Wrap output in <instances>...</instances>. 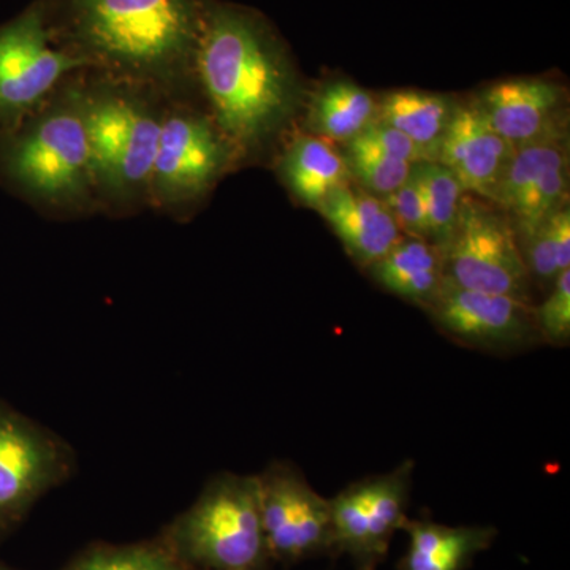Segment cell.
<instances>
[{"label":"cell","instance_id":"1","mask_svg":"<svg viewBox=\"0 0 570 570\" xmlns=\"http://www.w3.org/2000/svg\"><path fill=\"white\" fill-rule=\"evenodd\" d=\"M194 78L236 164L272 148L306 102L288 45L261 11L238 3H209Z\"/></svg>","mask_w":570,"mask_h":570},{"label":"cell","instance_id":"2","mask_svg":"<svg viewBox=\"0 0 570 570\" xmlns=\"http://www.w3.org/2000/svg\"><path fill=\"white\" fill-rule=\"evenodd\" d=\"M212 0H40L55 47L86 69L193 96L195 58Z\"/></svg>","mask_w":570,"mask_h":570},{"label":"cell","instance_id":"3","mask_svg":"<svg viewBox=\"0 0 570 570\" xmlns=\"http://www.w3.org/2000/svg\"><path fill=\"white\" fill-rule=\"evenodd\" d=\"M85 70L67 78L39 110L0 135V184L55 217L99 212L82 102Z\"/></svg>","mask_w":570,"mask_h":570},{"label":"cell","instance_id":"4","mask_svg":"<svg viewBox=\"0 0 570 570\" xmlns=\"http://www.w3.org/2000/svg\"><path fill=\"white\" fill-rule=\"evenodd\" d=\"M82 102L99 212L148 208L167 94L86 69Z\"/></svg>","mask_w":570,"mask_h":570},{"label":"cell","instance_id":"5","mask_svg":"<svg viewBox=\"0 0 570 570\" xmlns=\"http://www.w3.org/2000/svg\"><path fill=\"white\" fill-rule=\"evenodd\" d=\"M164 546L193 570H266L257 475L223 472L171 524Z\"/></svg>","mask_w":570,"mask_h":570},{"label":"cell","instance_id":"6","mask_svg":"<svg viewBox=\"0 0 570 570\" xmlns=\"http://www.w3.org/2000/svg\"><path fill=\"white\" fill-rule=\"evenodd\" d=\"M236 164L204 104L168 97L149 186V208L184 220L204 205Z\"/></svg>","mask_w":570,"mask_h":570},{"label":"cell","instance_id":"7","mask_svg":"<svg viewBox=\"0 0 570 570\" xmlns=\"http://www.w3.org/2000/svg\"><path fill=\"white\" fill-rule=\"evenodd\" d=\"M445 279L469 291L531 303V279L519 236L497 205L464 194L455 235L445 250Z\"/></svg>","mask_w":570,"mask_h":570},{"label":"cell","instance_id":"8","mask_svg":"<svg viewBox=\"0 0 570 570\" xmlns=\"http://www.w3.org/2000/svg\"><path fill=\"white\" fill-rule=\"evenodd\" d=\"M80 59L55 47L40 0L0 24V135L14 129L55 94L67 78L85 70Z\"/></svg>","mask_w":570,"mask_h":570},{"label":"cell","instance_id":"9","mask_svg":"<svg viewBox=\"0 0 570 570\" xmlns=\"http://www.w3.org/2000/svg\"><path fill=\"white\" fill-rule=\"evenodd\" d=\"M414 461L351 483L330 498L335 554H347L356 570H376L407 519Z\"/></svg>","mask_w":570,"mask_h":570},{"label":"cell","instance_id":"10","mask_svg":"<svg viewBox=\"0 0 570 570\" xmlns=\"http://www.w3.org/2000/svg\"><path fill=\"white\" fill-rule=\"evenodd\" d=\"M258 478L262 527L272 561L296 564L333 554L332 508L303 472L276 461Z\"/></svg>","mask_w":570,"mask_h":570},{"label":"cell","instance_id":"11","mask_svg":"<svg viewBox=\"0 0 570 570\" xmlns=\"http://www.w3.org/2000/svg\"><path fill=\"white\" fill-rule=\"evenodd\" d=\"M73 468L61 438L0 401V527L21 520Z\"/></svg>","mask_w":570,"mask_h":570},{"label":"cell","instance_id":"12","mask_svg":"<svg viewBox=\"0 0 570 570\" xmlns=\"http://www.w3.org/2000/svg\"><path fill=\"white\" fill-rule=\"evenodd\" d=\"M425 311L444 335L466 347L504 354L540 343L534 305L513 296L469 291L445 279Z\"/></svg>","mask_w":570,"mask_h":570},{"label":"cell","instance_id":"13","mask_svg":"<svg viewBox=\"0 0 570 570\" xmlns=\"http://www.w3.org/2000/svg\"><path fill=\"white\" fill-rule=\"evenodd\" d=\"M569 137L515 149L493 205L508 214L519 242L568 206Z\"/></svg>","mask_w":570,"mask_h":570},{"label":"cell","instance_id":"14","mask_svg":"<svg viewBox=\"0 0 570 570\" xmlns=\"http://www.w3.org/2000/svg\"><path fill=\"white\" fill-rule=\"evenodd\" d=\"M474 104L491 129L513 149L569 137L568 92L549 78L520 77L493 82L475 96Z\"/></svg>","mask_w":570,"mask_h":570},{"label":"cell","instance_id":"15","mask_svg":"<svg viewBox=\"0 0 570 570\" xmlns=\"http://www.w3.org/2000/svg\"><path fill=\"white\" fill-rule=\"evenodd\" d=\"M515 149L491 129L474 100L459 102L436 163L459 179L464 193L493 204Z\"/></svg>","mask_w":570,"mask_h":570},{"label":"cell","instance_id":"16","mask_svg":"<svg viewBox=\"0 0 570 570\" xmlns=\"http://www.w3.org/2000/svg\"><path fill=\"white\" fill-rule=\"evenodd\" d=\"M352 261L370 268L404 238L384 198L348 183L333 190L317 209Z\"/></svg>","mask_w":570,"mask_h":570},{"label":"cell","instance_id":"17","mask_svg":"<svg viewBox=\"0 0 570 570\" xmlns=\"http://www.w3.org/2000/svg\"><path fill=\"white\" fill-rule=\"evenodd\" d=\"M277 174L299 204L314 209L352 179L346 157L335 142L311 134L299 135L285 148Z\"/></svg>","mask_w":570,"mask_h":570},{"label":"cell","instance_id":"18","mask_svg":"<svg viewBox=\"0 0 570 570\" xmlns=\"http://www.w3.org/2000/svg\"><path fill=\"white\" fill-rule=\"evenodd\" d=\"M409 538L400 570H464L474 558L489 550L498 531L491 527H448L419 519L404 521Z\"/></svg>","mask_w":570,"mask_h":570},{"label":"cell","instance_id":"19","mask_svg":"<svg viewBox=\"0 0 570 570\" xmlns=\"http://www.w3.org/2000/svg\"><path fill=\"white\" fill-rule=\"evenodd\" d=\"M366 272L389 294L425 309L444 284L445 253L426 239L404 236Z\"/></svg>","mask_w":570,"mask_h":570},{"label":"cell","instance_id":"20","mask_svg":"<svg viewBox=\"0 0 570 570\" xmlns=\"http://www.w3.org/2000/svg\"><path fill=\"white\" fill-rule=\"evenodd\" d=\"M379 119V100L346 78L326 81L307 104V134L332 142H346L365 132Z\"/></svg>","mask_w":570,"mask_h":570},{"label":"cell","instance_id":"21","mask_svg":"<svg viewBox=\"0 0 570 570\" xmlns=\"http://www.w3.org/2000/svg\"><path fill=\"white\" fill-rule=\"evenodd\" d=\"M456 100L442 94L400 89L379 99V121L406 135L426 163H436Z\"/></svg>","mask_w":570,"mask_h":570},{"label":"cell","instance_id":"22","mask_svg":"<svg viewBox=\"0 0 570 570\" xmlns=\"http://www.w3.org/2000/svg\"><path fill=\"white\" fill-rule=\"evenodd\" d=\"M519 243L531 284L539 285L546 294L558 276L570 269L569 205Z\"/></svg>","mask_w":570,"mask_h":570},{"label":"cell","instance_id":"23","mask_svg":"<svg viewBox=\"0 0 570 570\" xmlns=\"http://www.w3.org/2000/svg\"><path fill=\"white\" fill-rule=\"evenodd\" d=\"M428 214L430 243L448 250L456 225H459L461 202L464 190L459 179L439 163H419L414 165Z\"/></svg>","mask_w":570,"mask_h":570},{"label":"cell","instance_id":"24","mask_svg":"<svg viewBox=\"0 0 570 570\" xmlns=\"http://www.w3.org/2000/svg\"><path fill=\"white\" fill-rule=\"evenodd\" d=\"M344 146V157L352 178L376 197L385 198L400 189L411 176L414 165L396 159L358 135Z\"/></svg>","mask_w":570,"mask_h":570},{"label":"cell","instance_id":"25","mask_svg":"<svg viewBox=\"0 0 570 570\" xmlns=\"http://www.w3.org/2000/svg\"><path fill=\"white\" fill-rule=\"evenodd\" d=\"M63 570H193L167 546L141 543L129 547H97L71 561Z\"/></svg>","mask_w":570,"mask_h":570},{"label":"cell","instance_id":"26","mask_svg":"<svg viewBox=\"0 0 570 570\" xmlns=\"http://www.w3.org/2000/svg\"><path fill=\"white\" fill-rule=\"evenodd\" d=\"M534 321L540 343L568 346L570 340V269L558 276L546 292L540 305H534Z\"/></svg>","mask_w":570,"mask_h":570},{"label":"cell","instance_id":"27","mask_svg":"<svg viewBox=\"0 0 570 570\" xmlns=\"http://www.w3.org/2000/svg\"><path fill=\"white\" fill-rule=\"evenodd\" d=\"M390 213L395 217L397 227L403 235L411 238L426 239L430 242V230H428V214L425 198H423L422 187H420L417 175L412 167L411 176L400 189L384 198Z\"/></svg>","mask_w":570,"mask_h":570},{"label":"cell","instance_id":"28","mask_svg":"<svg viewBox=\"0 0 570 570\" xmlns=\"http://www.w3.org/2000/svg\"><path fill=\"white\" fill-rule=\"evenodd\" d=\"M362 135L366 140L374 142L379 149L387 153L389 156L406 160V163L412 165L426 163L425 157L420 153L417 146L409 140L406 135L401 134L400 130L393 129L389 124L379 121V119L373 126L367 127Z\"/></svg>","mask_w":570,"mask_h":570},{"label":"cell","instance_id":"29","mask_svg":"<svg viewBox=\"0 0 570 570\" xmlns=\"http://www.w3.org/2000/svg\"><path fill=\"white\" fill-rule=\"evenodd\" d=\"M0 570H9V569L2 568V566H0Z\"/></svg>","mask_w":570,"mask_h":570}]
</instances>
